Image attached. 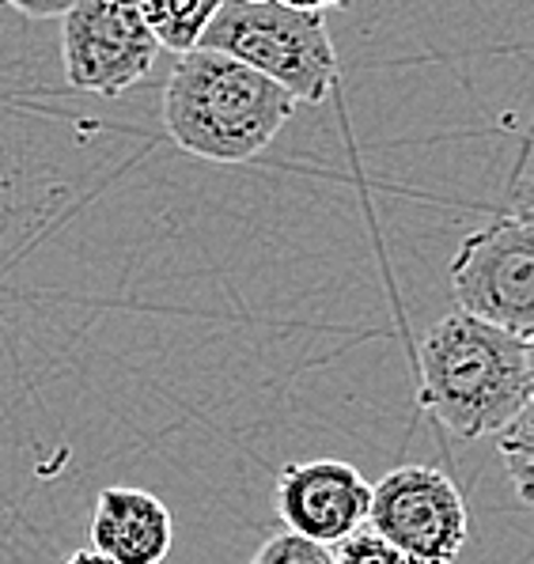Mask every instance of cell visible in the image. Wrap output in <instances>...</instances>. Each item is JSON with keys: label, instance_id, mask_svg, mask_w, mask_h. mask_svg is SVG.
I'll return each mask as SVG.
<instances>
[{"label": "cell", "instance_id": "1", "mask_svg": "<svg viewBox=\"0 0 534 564\" xmlns=\"http://www.w3.org/2000/svg\"><path fill=\"white\" fill-rule=\"evenodd\" d=\"M417 364V405L459 440L497 436L512 416L531 410V337L512 329L455 311L425 334Z\"/></svg>", "mask_w": 534, "mask_h": 564}, {"label": "cell", "instance_id": "2", "mask_svg": "<svg viewBox=\"0 0 534 564\" xmlns=\"http://www.w3.org/2000/svg\"><path fill=\"white\" fill-rule=\"evenodd\" d=\"M299 102L243 61L189 50L163 84V129L209 163H247L277 141Z\"/></svg>", "mask_w": 534, "mask_h": 564}, {"label": "cell", "instance_id": "3", "mask_svg": "<svg viewBox=\"0 0 534 564\" xmlns=\"http://www.w3.org/2000/svg\"><path fill=\"white\" fill-rule=\"evenodd\" d=\"M197 50L243 61L296 102H323L338 80V50L326 20L281 0H224Z\"/></svg>", "mask_w": 534, "mask_h": 564}, {"label": "cell", "instance_id": "4", "mask_svg": "<svg viewBox=\"0 0 534 564\" xmlns=\"http://www.w3.org/2000/svg\"><path fill=\"white\" fill-rule=\"evenodd\" d=\"M451 292L462 315L520 337L534 334V228L527 202L462 239L451 258Z\"/></svg>", "mask_w": 534, "mask_h": 564}, {"label": "cell", "instance_id": "5", "mask_svg": "<svg viewBox=\"0 0 534 564\" xmlns=\"http://www.w3.org/2000/svg\"><path fill=\"white\" fill-rule=\"evenodd\" d=\"M160 46L141 0H73L62 15V65L68 88L122 99L152 73Z\"/></svg>", "mask_w": 534, "mask_h": 564}, {"label": "cell", "instance_id": "6", "mask_svg": "<svg viewBox=\"0 0 534 564\" xmlns=\"http://www.w3.org/2000/svg\"><path fill=\"white\" fill-rule=\"evenodd\" d=\"M368 531L413 564H451L470 534L467 500L444 470L399 466L372 485Z\"/></svg>", "mask_w": 534, "mask_h": 564}, {"label": "cell", "instance_id": "7", "mask_svg": "<svg viewBox=\"0 0 534 564\" xmlns=\"http://www.w3.org/2000/svg\"><path fill=\"white\" fill-rule=\"evenodd\" d=\"M372 481L341 458L288 463L277 474V516L284 531L318 545H338L368 527Z\"/></svg>", "mask_w": 534, "mask_h": 564}, {"label": "cell", "instance_id": "8", "mask_svg": "<svg viewBox=\"0 0 534 564\" xmlns=\"http://www.w3.org/2000/svg\"><path fill=\"white\" fill-rule=\"evenodd\" d=\"M175 542V516L156 492L110 485L95 500L91 550L115 564H163Z\"/></svg>", "mask_w": 534, "mask_h": 564}, {"label": "cell", "instance_id": "9", "mask_svg": "<svg viewBox=\"0 0 534 564\" xmlns=\"http://www.w3.org/2000/svg\"><path fill=\"white\" fill-rule=\"evenodd\" d=\"M220 4L224 0H141V15L156 46L183 57L201 46V34L217 20Z\"/></svg>", "mask_w": 534, "mask_h": 564}, {"label": "cell", "instance_id": "10", "mask_svg": "<svg viewBox=\"0 0 534 564\" xmlns=\"http://www.w3.org/2000/svg\"><path fill=\"white\" fill-rule=\"evenodd\" d=\"M497 451H501L512 485L520 492L523 505H531V463H534V432H531V410H523L520 416L504 424L497 432Z\"/></svg>", "mask_w": 534, "mask_h": 564}, {"label": "cell", "instance_id": "11", "mask_svg": "<svg viewBox=\"0 0 534 564\" xmlns=\"http://www.w3.org/2000/svg\"><path fill=\"white\" fill-rule=\"evenodd\" d=\"M251 564H334V550L284 531V534H273L251 557Z\"/></svg>", "mask_w": 534, "mask_h": 564}, {"label": "cell", "instance_id": "12", "mask_svg": "<svg viewBox=\"0 0 534 564\" xmlns=\"http://www.w3.org/2000/svg\"><path fill=\"white\" fill-rule=\"evenodd\" d=\"M334 564H413L406 553H399L391 542H383L368 527H360L357 534H349L346 542L334 545Z\"/></svg>", "mask_w": 534, "mask_h": 564}, {"label": "cell", "instance_id": "13", "mask_svg": "<svg viewBox=\"0 0 534 564\" xmlns=\"http://www.w3.org/2000/svg\"><path fill=\"white\" fill-rule=\"evenodd\" d=\"M4 4L28 15V20H62L73 0H4Z\"/></svg>", "mask_w": 534, "mask_h": 564}, {"label": "cell", "instance_id": "14", "mask_svg": "<svg viewBox=\"0 0 534 564\" xmlns=\"http://www.w3.org/2000/svg\"><path fill=\"white\" fill-rule=\"evenodd\" d=\"M284 8H296V12H318L326 15L330 8H346L349 0H281Z\"/></svg>", "mask_w": 534, "mask_h": 564}, {"label": "cell", "instance_id": "15", "mask_svg": "<svg viewBox=\"0 0 534 564\" xmlns=\"http://www.w3.org/2000/svg\"><path fill=\"white\" fill-rule=\"evenodd\" d=\"M65 564H115V561L102 557V553H95V550H80V553H73Z\"/></svg>", "mask_w": 534, "mask_h": 564}]
</instances>
